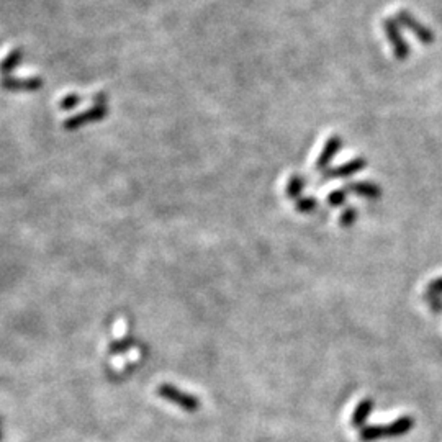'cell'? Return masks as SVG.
Segmentation results:
<instances>
[{"instance_id": "obj_2", "label": "cell", "mask_w": 442, "mask_h": 442, "mask_svg": "<svg viewBox=\"0 0 442 442\" xmlns=\"http://www.w3.org/2000/svg\"><path fill=\"white\" fill-rule=\"evenodd\" d=\"M382 28L388 39V43H390L392 51L396 59L398 61L408 59L411 55V50L408 43H406V39L403 38V35H401V26L396 21L395 17H387V19L382 21Z\"/></svg>"}, {"instance_id": "obj_13", "label": "cell", "mask_w": 442, "mask_h": 442, "mask_svg": "<svg viewBox=\"0 0 442 442\" xmlns=\"http://www.w3.org/2000/svg\"><path fill=\"white\" fill-rule=\"evenodd\" d=\"M357 220V210L356 209H347L343 211L341 218H339V223L344 224V227H351V224L356 223Z\"/></svg>"}, {"instance_id": "obj_9", "label": "cell", "mask_w": 442, "mask_h": 442, "mask_svg": "<svg viewBox=\"0 0 442 442\" xmlns=\"http://www.w3.org/2000/svg\"><path fill=\"white\" fill-rule=\"evenodd\" d=\"M305 187H307V179H305V177H302L300 174L290 175L289 182H287V187H285L287 197L294 198V200H298L300 195L303 193Z\"/></svg>"}, {"instance_id": "obj_6", "label": "cell", "mask_w": 442, "mask_h": 442, "mask_svg": "<svg viewBox=\"0 0 442 442\" xmlns=\"http://www.w3.org/2000/svg\"><path fill=\"white\" fill-rule=\"evenodd\" d=\"M365 167V159L357 157L351 159V161L346 162V164L339 166V167H331V169L325 171L323 174V180H329V179H344V177H351L357 172H361Z\"/></svg>"}, {"instance_id": "obj_10", "label": "cell", "mask_w": 442, "mask_h": 442, "mask_svg": "<svg viewBox=\"0 0 442 442\" xmlns=\"http://www.w3.org/2000/svg\"><path fill=\"white\" fill-rule=\"evenodd\" d=\"M424 300H426L427 303L436 302V300H442V277H437L427 284L426 290H424Z\"/></svg>"}, {"instance_id": "obj_11", "label": "cell", "mask_w": 442, "mask_h": 442, "mask_svg": "<svg viewBox=\"0 0 442 442\" xmlns=\"http://www.w3.org/2000/svg\"><path fill=\"white\" fill-rule=\"evenodd\" d=\"M295 209H297L300 213H311L318 209V202L316 198L313 197H305V198H298L297 203H295Z\"/></svg>"}, {"instance_id": "obj_12", "label": "cell", "mask_w": 442, "mask_h": 442, "mask_svg": "<svg viewBox=\"0 0 442 442\" xmlns=\"http://www.w3.org/2000/svg\"><path fill=\"white\" fill-rule=\"evenodd\" d=\"M346 198H347V190L346 189H338L334 190V192H331L328 195V203L331 206H341L346 203Z\"/></svg>"}, {"instance_id": "obj_8", "label": "cell", "mask_w": 442, "mask_h": 442, "mask_svg": "<svg viewBox=\"0 0 442 442\" xmlns=\"http://www.w3.org/2000/svg\"><path fill=\"white\" fill-rule=\"evenodd\" d=\"M346 190L347 192H352V193H356V195L364 197V198H378L380 195H382V189H380L377 184L367 182V180H364V182L349 184Z\"/></svg>"}, {"instance_id": "obj_14", "label": "cell", "mask_w": 442, "mask_h": 442, "mask_svg": "<svg viewBox=\"0 0 442 442\" xmlns=\"http://www.w3.org/2000/svg\"><path fill=\"white\" fill-rule=\"evenodd\" d=\"M432 313H442V300H436V302L430 303Z\"/></svg>"}, {"instance_id": "obj_5", "label": "cell", "mask_w": 442, "mask_h": 442, "mask_svg": "<svg viewBox=\"0 0 442 442\" xmlns=\"http://www.w3.org/2000/svg\"><path fill=\"white\" fill-rule=\"evenodd\" d=\"M159 393H161L162 396H166L169 401H172V403L179 405L180 408H184L187 411H195V410L200 408V401H198L195 396L179 392L177 388L162 387V388H159Z\"/></svg>"}, {"instance_id": "obj_4", "label": "cell", "mask_w": 442, "mask_h": 442, "mask_svg": "<svg viewBox=\"0 0 442 442\" xmlns=\"http://www.w3.org/2000/svg\"><path fill=\"white\" fill-rule=\"evenodd\" d=\"M343 148V138L339 135H333L329 136L328 141H326L325 148H323V151L320 154V157L316 159V164H315V169L316 171H328V167L331 166V162H333V159L338 156L339 149Z\"/></svg>"}, {"instance_id": "obj_3", "label": "cell", "mask_w": 442, "mask_h": 442, "mask_svg": "<svg viewBox=\"0 0 442 442\" xmlns=\"http://www.w3.org/2000/svg\"><path fill=\"white\" fill-rule=\"evenodd\" d=\"M395 19H396L398 23H400V26L410 30V32L413 33L414 37H416L423 44H432L436 41L434 32H432L430 26L421 23V21H419L411 12L400 10L395 15Z\"/></svg>"}, {"instance_id": "obj_1", "label": "cell", "mask_w": 442, "mask_h": 442, "mask_svg": "<svg viewBox=\"0 0 442 442\" xmlns=\"http://www.w3.org/2000/svg\"><path fill=\"white\" fill-rule=\"evenodd\" d=\"M414 427V419L411 416H401L388 424H365L359 432L362 442H375L383 437L405 436Z\"/></svg>"}, {"instance_id": "obj_7", "label": "cell", "mask_w": 442, "mask_h": 442, "mask_svg": "<svg viewBox=\"0 0 442 442\" xmlns=\"http://www.w3.org/2000/svg\"><path fill=\"white\" fill-rule=\"evenodd\" d=\"M374 406H375V401L372 400V398H364V400L361 401L359 405L354 408V413H352V418H351V424L354 427H359V430H362V427L365 426V421L369 419L370 413L374 411Z\"/></svg>"}]
</instances>
